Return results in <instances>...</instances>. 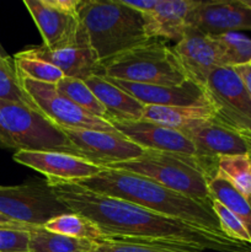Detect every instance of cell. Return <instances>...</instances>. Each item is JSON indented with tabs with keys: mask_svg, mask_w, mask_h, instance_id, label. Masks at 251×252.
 Listing matches in <instances>:
<instances>
[{
	"mask_svg": "<svg viewBox=\"0 0 251 252\" xmlns=\"http://www.w3.org/2000/svg\"><path fill=\"white\" fill-rule=\"evenodd\" d=\"M46 181L57 198L70 212L93 221L105 240L169 244L204 252H251V245L233 240L224 234L96 193L76 184Z\"/></svg>",
	"mask_w": 251,
	"mask_h": 252,
	"instance_id": "6da1fadb",
	"label": "cell"
},
{
	"mask_svg": "<svg viewBox=\"0 0 251 252\" xmlns=\"http://www.w3.org/2000/svg\"><path fill=\"white\" fill-rule=\"evenodd\" d=\"M76 185L213 233L224 234L212 208V202L189 198L140 175L117 169H103L96 176L76 182Z\"/></svg>",
	"mask_w": 251,
	"mask_h": 252,
	"instance_id": "7a4b0ae2",
	"label": "cell"
},
{
	"mask_svg": "<svg viewBox=\"0 0 251 252\" xmlns=\"http://www.w3.org/2000/svg\"><path fill=\"white\" fill-rule=\"evenodd\" d=\"M79 17L101 64L150 41L144 16L121 0H81Z\"/></svg>",
	"mask_w": 251,
	"mask_h": 252,
	"instance_id": "3957f363",
	"label": "cell"
},
{
	"mask_svg": "<svg viewBox=\"0 0 251 252\" xmlns=\"http://www.w3.org/2000/svg\"><path fill=\"white\" fill-rule=\"evenodd\" d=\"M107 169L140 175L189 198L212 202L208 181L218 172V160L145 150L138 159L112 165Z\"/></svg>",
	"mask_w": 251,
	"mask_h": 252,
	"instance_id": "277c9868",
	"label": "cell"
},
{
	"mask_svg": "<svg viewBox=\"0 0 251 252\" xmlns=\"http://www.w3.org/2000/svg\"><path fill=\"white\" fill-rule=\"evenodd\" d=\"M100 76L162 86H179L188 81L174 48L152 39L101 64Z\"/></svg>",
	"mask_w": 251,
	"mask_h": 252,
	"instance_id": "5b68a950",
	"label": "cell"
},
{
	"mask_svg": "<svg viewBox=\"0 0 251 252\" xmlns=\"http://www.w3.org/2000/svg\"><path fill=\"white\" fill-rule=\"evenodd\" d=\"M0 147L69 154L63 130L30 106L0 100Z\"/></svg>",
	"mask_w": 251,
	"mask_h": 252,
	"instance_id": "8992f818",
	"label": "cell"
},
{
	"mask_svg": "<svg viewBox=\"0 0 251 252\" xmlns=\"http://www.w3.org/2000/svg\"><path fill=\"white\" fill-rule=\"evenodd\" d=\"M24 4L41 33L43 46H90L78 12L81 0H25Z\"/></svg>",
	"mask_w": 251,
	"mask_h": 252,
	"instance_id": "52a82bcc",
	"label": "cell"
},
{
	"mask_svg": "<svg viewBox=\"0 0 251 252\" xmlns=\"http://www.w3.org/2000/svg\"><path fill=\"white\" fill-rule=\"evenodd\" d=\"M203 89L214 110V120L244 138H251V95L234 69L217 68Z\"/></svg>",
	"mask_w": 251,
	"mask_h": 252,
	"instance_id": "ba28073f",
	"label": "cell"
},
{
	"mask_svg": "<svg viewBox=\"0 0 251 252\" xmlns=\"http://www.w3.org/2000/svg\"><path fill=\"white\" fill-rule=\"evenodd\" d=\"M69 212L47 181L0 186V213L19 223L43 226L51 219Z\"/></svg>",
	"mask_w": 251,
	"mask_h": 252,
	"instance_id": "9c48e42d",
	"label": "cell"
},
{
	"mask_svg": "<svg viewBox=\"0 0 251 252\" xmlns=\"http://www.w3.org/2000/svg\"><path fill=\"white\" fill-rule=\"evenodd\" d=\"M20 80L25 93L31 98L37 111L57 127L118 133L110 122L90 115L71 102L59 93L54 84L39 83L22 76H20Z\"/></svg>",
	"mask_w": 251,
	"mask_h": 252,
	"instance_id": "30bf717a",
	"label": "cell"
},
{
	"mask_svg": "<svg viewBox=\"0 0 251 252\" xmlns=\"http://www.w3.org/2000/svg\"><path fill=\"white\" fill-rule=\"evenodd\" d=\"M69 142V154L81 158L102 169L138 159L145 149L121 133L61 128Z\"/></svg>",
	"mask_w": 251,
	"mask_h": 252,
	"instance_id": "8fae6325",
	"label": "cell"
},
{
	"mask_svg": "<svg viewBox=\"0 0 251 252\" xmlns=\"http://www.w3.org/2000/svg\"><path fill=\"white\" fill-rule=\"evenodd\" d=\"M172 48L188 80L202 88L217 68L225 66L223 48L216 36L198 30H187L184 38Z\"/></svg>",
	"mask_w": 251,
	"mask_h": 252,
	"instance_id": "7c38bea8",
	"label": "cell"
},
{
	"mask_svg": "<svg viewBox=\"0 0 251 252\" xmlns=\"http://www.w3.org/2000/svg\"><path fill=\"white\" fill-rule=\"evenodd\" d=\"M17 164L36 170L44 175L48 181H62L76 184L96 176L102 167L96 166L81 158L61 152H30L19 150L14 154Z\"/></svg>",
	"mask_w": 251,
	"mask_h": 252,
	"instance_id": "4fadbf2b",
	"label": "cell"
},
{
	"mask_svg": "<svg viewBox=\"0 0 251 252\" xmlns=\"http://www.w3.org/2000/svg\"><path fill=\"white\" fill-rule=\"evenodd\" d=\"M189 29L212 36L235 31H251V7L243 0L201 1L192 14Z\"/></svg>",
	"mask_w": 251,
	"mask_h": 252,
	"instance_id": "5bb4252c",
	"label": "cell"
},
{
	"mask_svg": "<svg viewBox=\"0 0 251 252\" xmlns=\"http://www.w3.org/2000/svg\"><path fill=\"white\" fill-rule=\"evenodd\" d=\"M111 125L128 140L145 150L197 157L193 143L184 133L172 128L145 120L134 122H113Z\"/></svg>",
	"mask_w": 251,
	"mask_h": 252,
	"instance_id": "9a60e30c",
	"label": "cell"
},
{
	"mask_svg": "<svg viewBox=\"0 0 251 252\" xmlns=\"http://www.w3.org/2000/svg\"><path fill=\"white\" fill-rule=\"evenodd\" d=\"M181 133L193 143L201 159L218 160L225 155L248 154L245 138L214 118L194 123Z\"/></svg>",
	"mask_w": 251,
	"mask_h": 252,
	"instance_id": "2e32d148",
	"label": "cell"
},
{
	"mask_svg": "<svg viewBox=\"0 0 251 252\" xmlns=\"http://www.w3.org/2000/svg\"><path fill=\"white\" fill-rule=\"evenodd\" d=\"M106 79L144 106H211L204 89L189 80L179 86H162Z\"/></svg>",
	"mask_w": 251,
	"mask_h": 252,
	"instance_id": "e0dca14e",
	"label": "cell"
},
{
	"mask_svg": "<svg viewBox=\"0 0 251 252\" xmlns=\"http://www.w3.org/2000/svg\"><path fill=\"white\" fill-rule=\"evenodd\" d=\"M22 54L41 59L57 66L65 78L80 79L85 81L90 76L100 75L101 63L90 46L48 48L39 44L21 51Z\"/></svg>",
	"mask_w": 251,
	"mask_h": 252,
	"instance_id": "ac0fdd59",
	"label": "cell"
},
{
	"mask_svg": "<svg viewBox=\"0 0 251 252\" xmlns=\"http://www.w3.org/2000/svg\"><path fill=\"white\" fill-rule=\"evenodd\" d=\"M199 4L196 0H159L152 11L143 15L148 37L181 41Z\"/></svg>",
	"mask_w": 251,
	"mask_h": 252,
	"instance_id": "d6986e66",
	"label": "cell"
},
{
	"mask_svg": "<svg viewBox=\"0 0 251 252\" xmlns=\"http://www.w3.org/2000/svg\"><path fill=\"white\" fill-rule=\"evenodd\" d=\"M85 84L107 111L111 117L110 123L134 122L144 117L145 106L103 76H90Z\"/></svg>",
	"mask_w": 251,
	"mask_h": 252,
	"instance_id": "ffe728a7",
	"label": "cell"
},
{
	"mask_svg": "<svg viewBox=\"0 0 251 252\" xmlns=\"http://www.w3.org/2000/svg\"><path fill=\"white\" fill-rule=\"evenodd\" d=\"M213 118L212 106H145L143 120L184 132L194 123Z\"/></svg>",
	"mask_w": 251,
	"mask_h": 252,
	"instance_id": "44dd1931",
	"label": "cell"
},
{
	"mask_svg": "<svg viewBox=\"0 0 251 252\" xmlns=\"http://www.w3.org/2000/svg\"><path fill=\"white\" fill-rule=\"evenodd\" d=\"M211 201H218L244 223L251 236V201L238 191L219 172L208 181Z\"/></svg>",
	"mask_w": 251,
	"mask_h": 252,
	"instance_id": "7402d4cb",
	"label": "cell"
},
{
	"mask_svg": "<svg viewBox=\"0 0 251 252\" xmlns=\"http://www.w3.org/2000/svg\"><path fill=\"white\" fill-rule=\"evenodd\" d=\"M29 252H88L95 241L69 238L34 226L29 231Z\"/></svg>",
	"mask_w": 251,
	"mask_h": 252,
	"instance_id": "603a6c76",
	"label": "cell"
},
{
	"mask_svg": "<svg viewBox=\"0 0 251 252\" xmlns=\"http://www.w3.org/2000/svg\"><path fill=\"white\" fill-rule=\"evenodd\" d=\"M43 226L46 230L51 231V233L69 236V238L90 240L95 241V243L105 240L101 230L93 221L80 214L73 213V212L61 214V216L51 219Z\"/></svg>",
	"mask_w": 251,
	"mask_h": 252,
	"instance_id": "cb8c5ba5",
	"label": "cell"
},
{
	"mask_svg": "<svg viewBox=\"0 0 251 252\" xmlns=\"http://www.w3.org/2000/svg\"><path fill=\"white\" fill-rule=\"evenodd\" d=\"M56 86L59 93L63 94L65 97H68L71 102H74L76 106L83 108L84 111L95 116V117L111 122V117L107 113V111L101 105L100 101L96 98V96L94 95V93L90 90V88L86 85L84 80L73 78H63Z\"/></svg>",
	"mask_w": 251,
	"mask_h": 252,
	"instance_id": "d4e9b609",
	"label": "cell"
},
{
	"mask_svg": "<svg viewBox=\"0 0 251 252\" xmlns=\"http://www.w3.org/2000/svg\"><path fill=\"white\" fill-rule=\"evenodd\" d=\"M218 172L251 201V159L249 154L218 158Z\"/></svg>",
	"mask_w": 251,
	"mask_h": 252,
	"instance_id": "484cf974",
	"label": "cell"
},
{
	"mask_svg": "<svg viewBox=\"0 0 251 252\" xmlns=\"http://www.w3.org/2000/svg\"><path fill=\"white\" fill-rule=\"evenodd\" d=\"M14 63L17 73L22 78L31 79V80L39 81V83L54 84V85H57L62 79L65 78L57 66L41 61V59L25 56L21 52L15 54Z\"/></svg>",
	"mask_w": 251,
	"mask_h": 252,
	"instance_id": "4316f807",
	"label": "cell"
},
{
	"mask_svg": "<svg viewBox=\"0 0 251 252\" xmlns=\"http://www.w3.org/2000/svg\"><path fill=\"white\" fill-rule=\"evenodd\" d=\"M0 100L21 103L37 110L22 88L14 59L11 58L0 57Z\"/></svg>",
	"mask_w": 251,
	"mask_h": 252,
	"instance_id": "83f0119b",
	"label": "cell"
},
{
	"mask_svg": "<svg viewBox=\"0 0 251 252\" xmlns=\"http://www.w3.org/2000/svg\"><path fill=\"white\" fill-rule=\"evenodd\" d=\"M88 252H204L182 246L160 243H139V241L102 240L96 241Z\"/></svg>",
	"mask_w": 251,
	"mask_h": 252,
	"instance_id": "f1b7e54d",
	"label": "cell"
},
{
	"mask_svg": "<svg viewBox=\"0 0 251 252\" xmlns=\"http://www.w3.org/2000/svg\"><path fill=\"white\" fill-rule=\"evenodd\" d=\"M224 52L225 66L243 65L251 62V38L236 32L216 36Z\"/></svg>",
	"mask_w": 251,
	"mask_h": 252,
	"instance_id": "f546056e",
	"label": "cell"
},
{
	"mask_svg": "<svg viewBox=\"0 0 251 252\" xmlns=\"http://www.w3.org/2000/svg\"><path fill=\"white\" fill-rule=\"evenodd\" d=\"M212 208H213L214 213L218 218L220 230L228 238L251 245L250 233L235 214L231 213L228 208H225L223 204L219 203L218 201H214V199H212Z\"/></svg>",
	"mask_w": 251,
	"mask_h": 252,
	"instance_id": "4dcf8cb0",
	"label": "cell"
},
{
	"mask_svg": "<svg viewBox=\"0 0 251 252\" xmlns=\"http://www.w3.org/2000/svg\"><path fill=\"white\" fill-rule=\"evenodd\" d=\"M29 231L0 228V252L29 251Z\"/></svg>",
	"mask_w": 251,
	"mask_h": 252,
	"instance_id": "1f68e13d",
	"label": "cell"
},
{
	"mask_svg": "<svg viewBox=\"0 0 251 252\" xmlns=\"http://www.w3.org/2000/svg\"><path fill=\"white\" fill-rule=\"evenodd\" d=\"M125 5H127L130 9L145 15L152 11L157 5L159 0H121Z\"/></svg>",
	"mask_w": 251,
	"mask_h": 252,
	"instance_id": "d6a6232c",
	"label": "cell"
},
{
	"mask_svg": "<svg viewBox=\"0 0 251 252\" xmlns=\"http://www.w3.org/2000/svg\"><path fill=\"white\" fill-rule=\"evenodd\" d=\"M233 69L236 73V75L239 76V79L241 80L243 85L245 86V89L250 93L251 95V63L243 64V65H239V66H234Z\"/></svg>",
	"mask_w": 251,
	"mask_h": 252,
	"instance_id": "836d02e7",
	"label": "cell"
},
{
	"mask_svg": "<svg viewBox=\"0 0 251 252\" xmlns=\"http://www.w3.org/2000/svg\"><path fill=\"white\" fill-rule=\"evenodd\" d=\"M0 228H9V229H16V230L30 231L32 228H34V226L19 223V221L16 220H12V219H10L9 217L0 213Z\"/></svg>",
	"mask_w": 251,
	"mask_h": 252,
	"instance_id": "e575fe53",
	"label": "cell"
},
{
	"mask_svg": "<svg viewBox=\"0 0 251 252\" xmlns=\"http://www.w3.org/2000/svg\"><path fill=\"white\" fill-rule=\"evenodd\" d=\"M0 57H1V58H10V56L7 54V52L5 51L4 47L1 46V43H0Z\"/></svg>",
	"mask_w": 251,
	"mask_h": 252,
	"instance_id": "d590c367",
	"label": "cell"
},
{
	"mask_svg": "<svg viewBox=\"0 0 251 252\" xmlns=\"http://www.w3.org/2000/svg\"><path fill=\"white\" fill-rule=\"evenodd\" d=\"M246 144H248V154L251 159V138H245Z\"/></svg>",
	"mask_w": 251,
	"mask_h": 252,
	"instance_id": "8d00e7d4",
	"label": "cell"
},
{
	"mask_svg": "<svg viewBox=\"0 0 251 252\" xmlns=\"http://www.w3.org/2000/svg\"><path fill=\"white\" fill-rule=\"evenodd\" d=\"M244 2H245L246 5H248V6H250L251 7V0H243Z\"/></svg>",
	"mask_w": 251,
	"mask_h": 252,
	"instance_id": "74e56055",
	"label": "cell"
},
{
	"mask_svg": "<svg viewBox=\"0 0 251 252\" xmlns=\"http://www.w3.org/2000/svg\"><path fill=\"white\" fill-rule=\"evenodd\" d=\"M25 252H29V251H25Z\"/></svg>",
	"mask_w": 251,
	"mask_h": 252,
	"instance_id": "f35d334b",
	"label": "cell"
},
{
	"mask_svg": "<svg viewBox=\"0 0 251 252\" xmlns=\"http://www.w3.org/2000/svg\"><path fill=\"white\" fill-rule=\"evenodd\" d=\"M250 63H251V62H250Z\"/></svg>",
	"mask_w": 251,
	"mask_h": 252,
	"instance_id": "ab89813d",
	"label": "cell"
}]
</instances>
